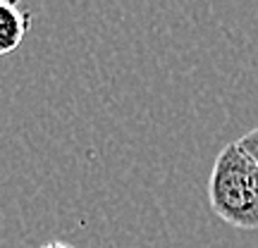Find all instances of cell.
Returning <instances> with one entry per match:
<instances>
[{
  "mask_svg": "<svg viewBox=\"0 0 258 248\" xmlns=\"http://www.w3.org/2000/svg\"><path fill=\"white\" fill-rule=\"evenodd\" d=\"M208 201L222 222L237 229H258V165L237 141L227 143L213 162Z\"/></svg>",
  "mask_w": 258,
  "mask_h": 248,
  "instance_id": "6da1fadb",
  "label": "cell"
},
{
  "mask_svg": "<svg viewBox=\"0 0 258 248\" xmlns=\"http://www.w3.org/2000/svg\"><path fill=\"white\" fill-rule=\"evenodd\" d=\"M29 27L31 15L22 8V0H0V57L17 50Z\"/></svg>",
  "mask_w": 258,
  "mask_h": 248,
  "instance_id": "7a4b0ae2",
  "label": "cell"
},
{
  "mask_svg": "<svg viewBox=\"0 0 258 248\" xmlns=\"http://www.w3.org/2000/svg\"><path fill=\"white\" fill-rule=\"evenodd\" d=\"M237 146L258 165V129H251L241 138H237Z\"/></svg>",
  "mask_w": 258,
  "mask_h": 248,
  "instance_id": "3957f363",
  "label": "cell"
},
{
  "mask_svg": "<svg viewBox=\"0 0 258 248\" xmlns=\"http://www.w3.org/2000/svg\"><path fill=\"white\" fill-rule=\"evenodd\" d=\"M41 248H74V246L64 243V241H48V243H43Z\"/></svg>",
  "mask_w": 258,
  "mask_h": 248,
  "instance_id": "277c9868",
  "label": "cell"
}]
</instances>
